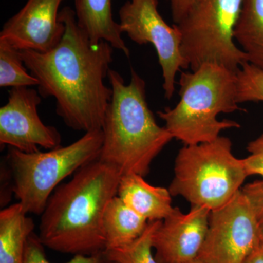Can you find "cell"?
<instances>
[{"mask_svg": "<svg viewBox=\"0 0 263 263\" xmlns=\"http://www.w3.org/2000/svg\"><path fill=\"white\" fill-rule=\"evenodd\" d=\"M158 0H127L119 11V25L133 42L150 43L155 47L163 77L164 97L171 100L176 77L181 69H189L181 52L182 34L176 24L166 23L158 10Z\"/></svg>", "mask_w": 263, "mask_h": 263, "instance_id": "cell-8", "label": "cell"}, {"mask_svg": "<svg viewBox=\"0 0 263 263\" xmlns=\"http://www.w3.org/2000/svg\"><path fill=\"white\" fill-rule=\"evenodd\" d=\"M180 100L174 108L157 112L173 138L185 146L215 141L221 132L239 128L235 121H219L220 114L239 110L237 72L216 63H205L180 76Z\"/></svg>", "mask_w": 263, "mask_h": 263, "instance_id": "cell-4", "label": "cell"}, {"mask_svg": "<svg viewBox=\"0 0 263 263\" xmlns=\"http://www.w3.org/2000/svg\"><path fill=\"white\" fill-rule=\"evenodd\" d=\"M34 222L20 202L0 212V263H23Z\"/></svg>", "mask_w": 263, "mask_h": 263, "instance_id": "cell-15", "label": "cell"}, {"mask_svg": "<svg viewBox=\"0 0 263 263\" xmlns=\"http://www.w3.org/2000/svg\"><path fill=\"white\" fill-rule=\"evenodd\" d=\"M247 150L249 155L243 160L249 176L259 175L263 180V134L249 142Z\"/></svg>", "mask_w": 263, "mask_h": 263, "instance_id": "cell-23", "label": "cell"}, {"mask_svg": "<svg viewBox=\"0 0 263 263\" xmlns=\"http://www.w3.org/2000/svg\"><path fill=\"white\" fill-rule=\"evenodd\" d=\"M130 72V81L126 84L117 71L109 70L113 93L102 129L99 160L114 166L122 176L145 177L152 162L174 138L156 122L147 103L146 82L133 67Z\"/></svg>", "mask_w": 263, "mask_h": 263, "instance_id": "cell-3", "label": "cell"}, {"mask_svg": "<svg viewBox=\"0 0 263 263\" xmlns=\"http://www.w3.org/2000/svg\"><path fill=\"white\" fill-rule=\"evenodd\" d=\"M148 222L129 209L120 197H114L104 214L105 251L129 245L143 234Z\"/></svg>", "mask_w": 263, "mask_h": 263, "instance_id": "cell-16", "label": "cell"}, {"mask_svg": "<svg viewBox=\"0 0 263 263\" xmlns=\"http://www.w3.org/2000/svg\"><path fill=\"white\" fill-rule=\"evenodd\" d=\"M42 97L30 87L11 88L8 103L0 108V144L26 153L61 146L62 136L56 127L44 124L37 108Z\"/></svg>", "mask_w": 263, "mask_h": 263, "instance_id": "cell-10", "label": "cell"}, {"mask_svg": "<svg viewBox=\"0 0 263 263\" xmlns=\"http://www.w3.org/2000/svg\"><path fill=\"white\" fill-rule=\"evenodd\" d=\"M108 263H117V262H110V261H108Z\"/></svg>", "mask_w": 263, "mask_h": 263, "instance_id": "cell-28", "label": "cell"}, {"mask_svg": "<svg viewBox=\"0 0 263 263\" xmlns=\"http://www.w3.org/2000/svg\"><path fill=\"white\" fill-rule=\"evenodd\" d=\"M102 129L85 133L68 146L26 153L8 147L5 160L11 170L13 193L27 214L41 215L57 186L71 174L99 160Z\"/></svg>", "mask_w": 263, "mask_h": 263, "instance_id": "cell-6", "label": "cell"}, {"mask_svg": "<svg viewBox=\"0 0 263 263\" xmlns=\"http://www.w3.org/2000/svg\"><path fill=\"white\" fill-rule=\"evenodd\" d=\"M64 0H27L16 14L8 19L0 32V41L19 51L45 53L60 43L65 26L60 19Z\"/></svg>", "mask_w": 263, "mask_h": 263, "instance_id": "cell-11", "label": "cell"}, {"mask_svg": "<svg viewBox=\"0 0 263 263\" xmlns=\"http://www.w3.org/2000/svg\"><path fill=\"white\" fill-rule=\"evenodd\" d=\"M243 0H193L179 24L181 52L191 71L216 63L237 72L247 54L237 46L234 32Z\"/></svg>", "mask_w": 263, "mask_h": 263, "instance_id": "cell-7", "label": "cell"}, {"mask_svg": "<svg viewBox=\"0 0 263 263\" xmlns=\"http://www.w3.org/2000/svg\"><path fill=\"white\" fill-rule=\"evenodd\" d=\"M117 196L148 221L164 220L175 209L169 190L152 186L138 174L122 176Z\"/></svg>", "mask_w": 263, "mask_h": 263, "instance_id": "cell-13", "label": "cell"}, {"mask_svg": "<svg viewBox=\"0 0 263 263\" xmlns=\"http://www.w3.org/2000/svg\"><path fill=\"white\" fill-rule=\"evenodd\" d=\"M238 103L263 102V70L246 62L237 72Z\"/></svg>", "mask_w": 263, "mask_h": 263, "instance_id": "cell-20", "label": "cell"}, {"mask_svg": "<svg viewBox=\"0 0 263 263\" xmlns=\"http://www.w3.org/2000/svg\"><path fill=\"white\" fill-rule=\"evenodd\" d=\"M188 263H205V262H202V261H200V259H195V260L191 261V262H190Z\"/></svg>", "mask_w": 263, "mask_h": 263, "instance_id": "cell-27", "label": "cell"}, {"mask_svg": "<svg viewBox=\"0 0 263 263\" xmlns=\"http://www.w3.org/2000/svg\"><path fill=\"white\" fill-rule=\"evenodd\" d=\"M74 4L78 24L93 44L105 41L129 57L120 25L114 19L111 0H74Z\"/></svg>", "mask_w": 263, "mask_h": 263, "instance_id": "cell-14", "label": "cell"}, {"mask_svg": "<svg viewBox=\"0 0 263 263\" xmlns=\"http://www.w3.org/2000/svg\"><path fill=\"white\" fill-rule=\"evenodd\" d=\"M160 221H149L143 234L129 245L105 251L106 259L117 263H159L153 254V235Z\"/></svg>", "mask_w": 263, "mask_h": 263, "instance_id": "cell-19", "label": "cell"}, {"mask_svg": "<svg viewBox=\"0 0 263 263\" xmlns=\"http://www.w3.org/2000/svg\"><path fill=\"white\" fill-rule=\"evenodd\" d=\"M210 209L192 205L183 214L179 208L161 221L153 235L159 263H188L198 257L209 228Z\"/></svg>", "mask_w": 263, "mask_h": 263, "instance_id": "cell-12", "label": "cell"}, {"mask_svg": "<svg viewBox=\"0 0 263 263\" xmlns=\"http://www.w3.org/2000/svg\"><path fill=\"white\" fill-rule=\"evenodd\" d=\"M122 176L114 166L98 160L57 186L41 214L38 236L45 247L73 256L105 252L104 214L117 195Z\"/></svg>", "mask_w": 263, "mask_h": 263, "instance_id": "cell-2", "label": "cell"}, {"mask_svg": "<svg viewBox=\"0 0 263 263\" xmlns=\"http://www.w3.org/2000/svg\"><path fill=\"white\" fill-rule=\"evenodd\" d=\"M241 190L250 202L263 240V180L248 183Z\"/></svg>", "mask_w": 263, "mask_h": 263, "instance_id": "cell-22", "label": "cell"}, {"mask_svg": "<svg viewBox=\"0 0 263 263\" xmlns=\"http://www.w3.org/2000/svg\"><path fill=\"white\" fill-rule=\"evenodd\" d=\"M174 24H179L187 13L193 0H170Z\"/></svg>", "mask_w": 263, "mask_h": 263, "instance_id": "cell-25", "label": "cell"}, {"mask_svg": "<svg viewBox=\"0 0 263 263\" xmlns=\"http://www.w3.org/2000/svg\"><path fill=\"white\" fill-rule=\"evenodd\" d=\"M247 177L243 160L233 155L230 138L219 136L179 150L168 190L172 196L182 197L191 205L213 211L228 203Z\"/></svg>", "mask_w": 263, "mask_h": 263, "instance_id": "cell-5", "label": "cell"}, {"mask_svg": "<svg viewBox=\"0 0 263 263\" xmlns=\"http://www.w3.org/2000/svg\"><path fill=\"white\" fill-rule=\"evenodd\" d=\"M13 193V181L9 164L4 158L1 164V206L4 207L10 201Z\"/></svg>", "mask_w": 263, "mask_h": 263, "instance_id": "cell-24", "label": "cell"}, {"mask_svg": "<svg viewBox=\"0 0 263 263\" xmlns=\"http://www.w3.org/2000/svg\"><path fill=\"white\" fill-rule=\"evenodd\" d=\"M60 19L65 32L60 43L45 53L20 51L43 98L56 101V113L70 129L84 133L103 129L112 97L104 83L114 48L105 41L93 44L78 24L75 10L65 7Z\"/></svg>", "mask_w": 263, "mask_h": 263, "instance_id": "cell-1", "label": "cell"}, {"mask_svg": "<svg viewBox=\"0 0 263 263\" xmlns=\"http://www.w3.org/2000/svg\"><path fill=\"white\" fill-rule=\"evenodd\" d=\"M105 254L95 255H75L70 261L65 263H108ZM23 263H52L48 260L45 252V246L40 240L39 236L33 233L29 238L26 249Z\"/></svg>", "mask_w": 263, "mask_h": 263, "instance_id": "cell-21", "label": "cell"}, {"mask_svg": "<svg viewBox=\"0 0 263 263\" xmlns=\"http://www.w3.org/2000/svg\"><path fill=\"white\" fill-rule=\"evenodd\" d=\"M234 38L249 63L263 70V0H243Z\"/></svg>", "mask_w": 263, "mask_h": 263, "instance_id": "cell-17", "label": "cell"}, {"mask_svg": "<svg viewBox=\"0 0 263 263\" xmlns=\"http://www.w3.org/2000/svg\"><path fill=\"white\" fill-rule=\"evenodd\" d=\"M243 263H263V240L247 256Z\"/></svg>", "mask_w": 263, "mask_h": 263, "instance_id": "cell-26", "label": "cell"}, {"mask_svg": "<svg viewBox=\"0 0 263 263\" xmlns=\"http://www.w3.org/2000/svg\"><path fill=\"white\" fill-rule=\"evenodd\" d=\"M260 240L253 210L240 190L226 205L211 212L197 259L205 263H243Z\"/></svg>", "mask_w": 263, "mask_h": 263, "instance_id": "cell-9", "label": "cell"}, {"mask_svg": "<svg viewBox=\"0 0 263 263\" xmlns=\"http://www.w3.org/2000/svg\"><path fill=\"white\" fill-rule=\"evenodd\" d=\"M38 81L27 72L20 51L4 41H0V87H31Z\"/></svg>", "mask_w": 263, "mask_h": 263, "instance_id": "cell-18", "label": "cell"}]
</instances>
